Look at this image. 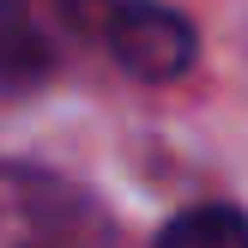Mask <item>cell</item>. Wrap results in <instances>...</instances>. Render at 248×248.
I'll use <instances>...</instances> for the list:
<instances>
[{
	"label": "cell",
	"mask_w": 248,
	"mask_h": 248,
	"mask_svg": "<svg viewBox=\"0 0 248 248\" xmlns=\"http://www.w3.org/2000/svg\"><path fill=\"white\" fill-rule=\"evenodd\" d=\"M109 55L133 79L170 85L194 67V24L164 0H121L109 12Z\"/></svg>",
	"instance_id": "6da1fadb"
},
{
	"label": "cell",
	"mask_w": 248,
	"mask_h": 248,
	"mask_svg": "<svg viewBox=\"0 0 248 248\" xmlns=\"http://www.w3.org/2000/svg\"><path fill=\"white\" fill-rule=\"evenodd\" d=\"M0 248H91L73 200L43 182L0 176Z\"/></svg>",
	"instance_id": "7a4b0ae2"
},
{
	"label": "cell",
	"mask_w": 248,
	"mask_h": 248,
	"mask_svg": "<svg viewBox=\"0 0 248 248\" xmlns=\"http://www.w3.org/2000/svg\"><path fill=\"white\" fill-rule=\"evenodd\" d=\"M157 248H248V212L236 206H188L157 230Z\"/></svg>",
	"instance_id": "3957f363"
},
{
	"label": "cell",
	"mask_w": 248,
	"mask_h": 248,
	"mask_svg": "<svg viewBox=\"0 0 248 248\" xmlns=\"http://www.w3.org/2000/svg\"><path fill=\"white\" fill-rule=\"evenodd\" d=\"M48 67V48L18 0H0V85H31Z\"/></svg>",
	"instance_id": "277c9868"
}]
</instances>
